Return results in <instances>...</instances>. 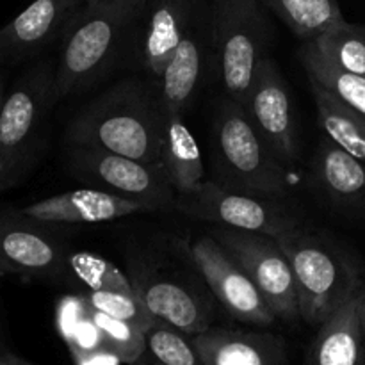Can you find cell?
I'll return each mask as SVG.
<instances>
[{"instance_id":"6da1fadb","label":"cell","mask_w":365,"mask_h":365,"mask_svg":"<svg viewBox=\"0 0 365 365\" xmlns=\"http://www.w3.org/2000/svg\"><path fill=\"white\" fill-rule=\"evenodd\" d=\"M146 0L82 6L61 39L56 63V102L93 91L120 68L138 66Z\"/></svg>"},{"instance_id":"7a4b0ae2","label":"cell","mask_w":365,"mask_h":365,"mask_svg":"<svg viewBox=\"0 0 365 365\" xmlns=\"http://www.w3.org/2000/svg\"><path fill=\"white\" fill-rule=\"evenodd\" d=\"M164 120L157 82L148 75H130L75 113L64 130V143L157 163Z\"/></svg>"},{"instance_id":"3957f363","label":"cell","mask_w":365,"mask_h":365,"mask_svg":"<svg viewBox=\"0 0 365 365\" xmlns=\"http://www.w3.org/2000/svg\"><path fill=\"white\" fill-rule=\"evenodd\" d=\"M277 239L294 273L299 319L310 327H319L364 285L355 257L310 225Z\"/></svg>"},{"instance_id":"277c9868","label":"cell","mask_w":365,"mask_h":365,"mask_svg":"<svg viewBox=\"0 0 365 365\" xmlns=\"http://www.w3.org/2000/svg\"><path fill=\"white\" fill-rule=\"evenodd\" d=\"M214 178L228 189L287 198V166L274 155L253 125L245 106L225 96L216 109L210 132Z\"/></svg>"},{"instance_id":"5b68a950","label":"cell","mask_w":365,"mask_h":365,"mask_svg":"<svg viewBox=\"0 0 365 365\" xmlns=\"http://www.w3.org/2000/svg\"><path fill=\"white\" fill-rule=\"evenodd\" d=\"M56 64L36 61L7 89L0 107V155L7 184L16 185L34 168L43 148L46 118L56 106Z\"/></svg>"},{"instance_id":"8992f818","label":"cell","mask_w":365,"mask_h":365,"mask_svg":"<svg viewBox=\"0 0 365 365\" xmlns=\"http://www.w3.org/2000/svg\"><path fill=\"white\" fill-rule=\"evenodd\" d=\"M210 38L225 93L245 103L257 66L269 56V11L259 0H210Z\"/></svg>"},{"instance_id":"52a82bcc","label":"cell","mask_w":365,"mask_h":365,"mask_svg":"<svg viewBox=\"0 0 365 365\" xmlns=\"http://www.w3.org/2000/svg\"><path fill=\"white\" fill-rule=\"evenodd\" d=\"M175 209L192 220L271 237H282L305 225L302 212L285 198L234 191L216 180H203L191 192L177 195Z\"/></svg>"},{"instance_id":"ba28073f","label":"cell","mask_w":365,"mask_h":365,"mask_svg":"<svg viewBox=\"0 0 365 365\" xmlns=\"http://www.w3.org/2000/svg\"><path fill=\"white\" fill-rule=\"evenodd\" d=\"M66 166L77 180L143 203L150 212L175 209L177 189L160 160L143 163L106 150L66 146Z\"/></svg>"},{"instance_id":"9c48e42d","label":"cell","mask_w":365,"mask_h":365,"mask_svg":"<svg viewBox=\"0 0 365 365\" xmlns=\"http://www.w3.org/2000/svg\"><path fill=\"white\" fill-rule=\"evenodd\" d=\"M127 274L157 321L191 337L212 327V292L205 282L198 284L148 255H132L127 260Z\"/></svg>"},{"instance_id":"30bf717a","label":"cell","mask_w":365,"mask_h":365,"mask_svg":"<svg viewBox=\"0 0 365 365\" xmlns=\"http://www.w3.org/2000/svg\"><path fill=\"white\" fill-rule=\"evenodd\" d=\"M212 237L252 278L277 319H299L294 273L277 237L228 227H216Z\"/></svg>"},{"instance_id":"8fae6325","label":"cell","mask_w":365,"mask_h":365,"mask_svg":"<svg viewBox=\"0 0 365 365\" xmlns=\"http://www.w3.org/2000/svg\"><path fill=\"white\" fill-rule=\"evenodd\" d=\"M189 257L214 298L234 319L255 327H269L277 321L252 278L212 235L195 239Z\"/></svg>"},{"instance_id":"7c38bea8","label":"cell","mask_w":365,"mask_h":365,"mask_svg":"<svg viewBox=\"0 0 365 365\" xmlns=\"http://www.w3.org/2000/svg\"><path fill=\"white\" fill-rule=\"evenodd\" d=\"M70 250L46 230V225L16 212L0 214V266L4 277L66 280Z\"/></svg>"},{"instance_id":"4fadbf2b","label":"cell","mask_w":365,"mask_h":365,"mask_svg":"<svg viewBox=\"0 0 365 365\" xmlns=\"http://www.w3.org/2000/svg\"><path fill=\"white\" fill-rule=\"evenodd\" d=\"M245 109L274 155L289 166L298 159V134L291 91L277 61L266 56L257 66Z\"/></svg>"},{"instance_id":"5bb4252c","label":"cell","mask_w":365,"mask_h":365,"mask_svg":"<svg viewBox=\"0 0 365 365\" xmlns=\"http://www.w3.org/2000/svg\"><path fill=\"white\" fill-rule=\"evenodd\" d=\"M84 0H34L0 29V64L13 68L61 41Z\"/></svg>"},{"instance_id":"9a60e30c","label":"cell","mask_w":365,"mask_h":365,"mask_svg":"<svg viewBox=\"0 0 365 365\" xmlns=\"http://www.w3.org/2000/svg\"><path fill=\"white\" fill-rule=\"evenodd\" d=\"M309 184L324 205L344 216L365 217V163L328 138L314 150Z\"/></svg>"},{"instance_id":"2e32d148","label":"cell","mask_w":365,"mask_h":365,"mask_svg":"<svg viewBox=\"0 0 365 365\" xmlns=\"http://www.w3.org/2000/svg\"><path fill=\"white\" fill-rule=\"evenodd\" d=\"M205 0H146L139 36L138 70L159 81L178 43L192 27Z\"/></svg>"},{"instance_id":"e0dca14e","label":"cell","mask_w":365,"mask_h":365,"mask_svg":"<svg viewBox=\"0 0 365 365\" xmlns=\"http://www.w3.org/2000/svg\"><path fill=\"white\" fill-rule=\"evenodd\" d=\"M210 38V6L182 38L157 81L164 114H185L200 91Z\"/></svg>"},{"instance_id":"ac0fdd59","label":"cell","mask_w":365,"mask_h":365,"mask_svg":"<svg viewBox=\"0 0 365 365\" xmlns=\"http://www.w3.org/2000/svg\"><path fill=\"white\" fill-rule=\"evenodd\" d=\"M18 212L43 225H96L132 214L150 212V209L103 189L84 187L48 196Z\"/></svg>"},{"instance_id":"d6986e66","label":"cell","mask_w":365,"mask_h":365,"mask_svg":"<svg viewBox=\"0 0 365 365\" xmlns=\"http://www.w3.org/2000/svg\"><path fill=\"white\" fill-rule=\"evenodd\" d=\"M192 342L205 365H285L284 339L266 331L210 327Z\"/></svg>"},{"instance_id":"ffe728a7","label":"cell","mask_w":365,"mask_h":365,"mask_svg":"<svg viewBox=\"0 0 365 365\" xmlns=\"http://www.w3.org/2000/svg\"><path fill=\"white\" fill-rule=\"evenodd\" d=\"M360 291L319 324L307 365H365Z\"/></svg>"},{"instance_id":"44dd1931","label":"cell","mask_w":365,"mask_h":365,"mask_svg":"<svg viewBox=\"0 0 365 365\" xmlns=\"http://www.w3.org/2000/svg\"><path fill=\"white\" fill-rule=\"evenodd\" d=\"M160 163L166 168L177 195L191 192L203 182L205 166L202 152L185 123L184 114H166Z\"/></svg>"},{"instance_id":"7402d4cb","label":"cell","mask_w":365,"mask_h":365,"mask_svg":"<svg viewBox=\"0 0 365 365\" xmlns=\"http://www.w3.org/2000/svg\"><path fill=\"white\" fill-rule=\"evenodd\" d=\"M309 82L317 107V121L324 138L365 163L364 118L323 86L314 81Z\"/></svg>"},{"instance_id":"603a6c76","label":"cell","mask_w":365,"mask_h":365,"mask_svg":"<svg viewBox=\"0 0 365 365\" xmlns=\"http://www.w3.org/2000/svg\"><path fill=\"white\" fill-rule=\"evenodd\" d=\"M302 41H309L344 20L337 0H259Z\"/></svg>"},{"instance_id":"cb8c5ba5","label":"cell","mask_w":365,"mask_h":365,"mask_svg":"<svg viewBox=\"0 0 365 365\" xmlns=\"http://www.w3.org/2000/svg\"><path fill=\"white\" fill-rule=\"evenodd\" d=\"M298 57L302 61L303 70H305L309 81L317 82L324 89L334 93L337 98L348 103L365 120V77L342 71L341 68L331 64L330 61L324 59L317 52V48L310 39L309 41H302Z\"/></svg>"},{"instance_id":"d4e9b609","label":"cell","mask_w":365,"mask_h":365,"mask_svg":"<svg viewBox=\"0 0 365 365\" xmlns=\"http://www.w3.org/2000/svg\"><path fill=\"white\" fill-rule=\"evenodd\" d=\"M317 52L348 73L365 77V27L341 20L310 39Z\"/></svg>"},{"instance_id":"484cf974","label":"cell","mask_w":365,"mask_h":365,"mask_svg":"<svg viewBox=\"0 0 365 365\" xmlns=\"http://www.w3.org/2000/svg\"><path fill=\"white\" fill-rule=\"evenodd\" d=\"M66 278L78 280L88 287V291H134L127 273L109 260L89 252H70Z\"/></svg>"},{"instance_id":"4316f807","label":"cell","mask_w":365,"mask_h":365,"mask_svg":"<svg viewBox=\"0 0 365 365\" xmlns=\"http://www.w3.org/2000/svg\"><path fill=\"white\" fill-rule=\"evenodd\" d=\"M91 319L102 334L103 346L113 351L123 364H134L148 349L146 331L135 324L110 317L95 309H91Z\"/></svg>"},{"instance_id":"83f0119b","label":"cell","mask_w":365,"mask_h":365,"mask_svg":"<svg viewBox=\"0 0 365 365\" xmlns=\"http://www.w3.org/2000/svg\"><path fill=\"white\" fill-rule=\"evenodd\" d=\"M148 351L164 365H205L191 335L155 321L146 331Z\"/></svg>"},{"instance_id":"f1b7e54d","label":"cell","mask_w":365,"mask_h":365,"mask_svg":"<svg viewBox=\"0 0 365 365\" xmlns=\"http://www.w3.org/2000/svg\"><path fill=\"white\" fill-rule=\"evenodd\" d=\"M84 296L91 309L116 319L128 321L145 331H148L157 321L135 291H86Z\"/></svg>"},{"instance_id":"f546056e","label":"cell","mask_w":365,"mask_h":365,"mask_svg":"<svg viewBox=\"0 0 365 365\" xmlns=\"http://www.w3.org/2000/svg\"><path fill=\"white\" fill-rule=\"evenodd\" d=\"M89 312H91V307L84 294L66 296L61 299L57 305V328L64 341H71L77 328L89 317Z\"/></svg>"},{"instance_id":"4dcf8cb0","label":"cell","mask_w":365,"mask_h":365,"mask_svg":"<svg viewBox=\"0 0 365 365\" xmlns=\"http://www.w3.org/2000/svg\"><path fill=\"white\" fill-rule=\"evenodd\" d=\"M0 365H36V364L14 355V353H11L9 349H4V351H0Z\"/></svg>"},{"instance_id":"1f68e13d","label":"cell","mask_w":365,"mask_h":365,"mask_svg":"<svg viewBox=\"0 0 365 365\" xmlns=\"http://www.w3.org/2000/svg\"><path fill=\"white\" fill-rule=\"evenodd\" d=\"M7 70H9V68L0 64V107H2L4 100H6L7 89H9V84H7Z\"/></svg>"},{"instance_id":"d6a6232c","label":"cell","mask_w":365,"mask_h":365,"mask_svg":"<svg viewBox=\"0 0 365 365\" xmlns=\"http://www.w3.org/2000/svg\"><path fill=\"white\" fill-rule=\"evenodd\" d=\"M130 365H164V364L159 362V360H157L155 356L148 351V349H146V351L143 353L141 359H138L134 364H130Z\"/></svg>"},{"instance_id":"836d02e7","label":"cell","mask_w":365,"mask_h":365,"mask_svg":"<svg viewBox=\"0 0 365 365\" xmlns=\"http://www.w3.org/2000/svg\"><path fill=\"white\" fill-rule=\"evenodd\" d=\"M9 189V184H7V175H6V166H4L2 155H0V192Z\"/></svg>"},{"instance_id":"e575fe53","label":"cell","mask_w":365,"mask_h":365,"mask_svg":"<svg viewBox=\"0 0 365 365\" xmlns=\"http://www.w3.org/2000/svg\"><path fill=\"white\" fill-rule=\"evenodd\" d=\"M360 319H362V330L365 337V282L362 285V291H360Z\"/></svg>"},{"instance_id":"d590c367","label":"cell","mask_w":365,"mask_h":365,"mask_svg":"<svg viewBox=\"0 0 365 365\" xmlns=\"http://www.w3.org/2000/svg\"><path fill=\"white\" fill-rule=\"evenodd\" d=\"M110 2H118V0H84V6H103Z\"/></svg>"},{"instance_id":"8d00e7d4","label":"cell","mask_w":365,"mask_h":365,"mask_svg":"<svg viewBox=\"0 0 365 365\" xmlns=\"http://www.w3.org/2000/svg\"><path fill=\"white\" fill-rule=\"evenodd\" d=\"M6 348V344H4V339H2V331H0V351H4Z\"/></svg>"},{"instance_id":"74e56055","label":"cell","mask_w":365,"mask_h":365,"mask_svg":"<svg viewBox=\"0 0 365 365\" xmlns=\"http://www.w3.org/2000/svg\"><path fill=\"white\" fill-rule=\"evenodd\" d=\"M0 277H4V271H2V266H0Z\"/></svg>"}]
</instances>
